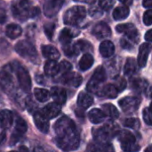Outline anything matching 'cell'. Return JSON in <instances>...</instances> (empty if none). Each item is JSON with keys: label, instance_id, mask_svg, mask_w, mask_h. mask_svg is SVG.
I'll list each match as a JSON object with an SVG mask.
<instances>
[{"label": "cell", "instance_id": "36", "mask_svg": "<svg viewBox=\"0 0 152 152\" xmlns=\"http://www.w3.org/2000/svg\"><path fill=\"white\" fill-rule=\"evenodd\" d=\"M74 47H75V48H76L77 54H78L79 52H82V51H90V50H93L92 45H91L88 41H86V40H85V39L78 40L77 43L74 44Z\"/></svg>", "mask_w": 152, "mask_h": 152}, {"label": "cell", "instance_id": "33", "mask_svg": "<svg viewBox=\"0 0 152 152\" xmlns=\"http://www.w3.org/2000/svg\"><path fill=\"white\" fill-rule=\"evenodd\" d=\"M136 65L137 64L134 58H132V57L127 58V60L125 64V67H124L125 74L127 76H132L136 71Z\"/></svg>", "mask_w": 152, "mask_h": 152}, {"label": "cell", "instance_id": "25", "mask_svg": "<svg viewBox=\"0 0 152 152\" xmlns=\"http://www.w3.org/2000/svg\"><path fill=\"white\" fill-rule=\"evenodd\" d=\"M94 103V99L93 97L86 92H81L78 95L77 98V105L78 107H80L83 109L88 108L89 107H91Z\"/></svg>", "mask_w": 152, "mask_h": 152}, {"label": "cell", "instance_id": "50", "mask_svg": "<svg viewBox=\"0 0 152 152\" xmlns=\"http://www.w3.org/2000/svg\"><path fill=\"white\" fill-rule=\"evenodd\" d=\"M76 2H84V3H88V4H94L96 0H74Z\"/></svg>", "mask_w": 152, "mask_h": 152}, {"label": "cell", "instance_id": "37", "mask_svg": "<svg viewBox=\"0 0 152 152\" xmlns=\"http://www.w3.org/2000/svg\"><path fill=\"white\" fill-rule=\"evenodd\" d=\"M124 125L131 129H138L140 127V121L137 118H127L124 121Z\"/></svg>", "mask_w": 152, "mask_h": 152}, {"label": "cell", "instance_id": "13", "mask_svg": "<svg viewBox=\"0 0 152 152\" xmlns=\"http://www.w3.org/2000/svg\"><path fill=\"white\" fill-rule=\"evenodd\" d=\"M61 82L65 85L77 88L82 83V76L75 72H68L61 76Z\"/></svg>", "mask_w": 152, "mask_h": 152}, {"label": "cell", "instance_id": "18", "mask_svg": "<svg viewBox=\"0 0 152 152\" xmlns=\"http://www.w3.org/2000/svg\"><path fill=\"white\" fill-rule=\"evenodd\" d=\"M50 96L54 100V103L60 106L64 105L67 100V93L65 90L61 87H52Z\"/></svg>", "mask_w": 152, "mask_h": 152}, {"label": "cell", "instance_id": "5", "mask_svg": "<svg viewBox=\"0 0 152 152\" xmlns=\"http://www.w3.org/2000/svg\"><path fill=\"white\" fill-rule=\"evenodd\" d=\"M118 127L114 124H106L102 127L96 129L94 132V137L95 142H108L114 136L118 135Z\"/></svg>", "mask_w": 152, "mask_h": 152}, {"label": "cell", "instance_id": "35", "mask_svg": "<svg viewBox=\"0 0 152 152\" xmlns=\"http://www.w3.org/2000/svg\"><path fill=\"white\" fill-rule=\"evenodd\" d=\"M132 87L135 91L142 92V91H144L146 90V88L148 87V82L146 80L137 78L132 82Z\"/></svg>", "mask_w": 152, "mask_h": 152}, {"label": "cell", "instance_id": "7", "mask_svg": "<svg viewBox=\"0 0 152 152\" xmlns=\"http://www.w3.org/2000/svg\"><path fill=\"white\" fill-rule=\"evenodd\" d=\"M121 148L126 152H137L140 146L137 144L134 135L129 131H122L118 133Z\"/></svg>", "mask_w": 152, "mask_h": 152}, {"label": "cell", "instance_id": "48", "mask_svg": "<svg viewBox=\"0 0 152 152\" xmlns=\"http://www.w3.org/2000/svg\"><path fill=\"white\" fill-rule=\"evenodd\" d=\"M142 5L145 8H149L151 9V7L152 6V0H143L142 2Z\"/></svg>", "mask_w": 152, "mask_h": 152}, {"label": "cell", "instance_id": "11", "mask_svg": "<svg viewBox=\"0 0 152 152\" xmlns=\"http://www.w3.org/2000/svg\"><path fill=\"white\" fill-rule=\"evenodd\" d=\"M140 106V99L135 97H126L119 100V107L126 114L134 113Z\"/></svg>", "mask_w": 152, "mask_h": 152}, {"label": "cell", "instance_id": "43", "mask_svg": "<svg viewBox=\"0 0 152 152\" xmlns=\"http://www.w3.org/2000/svg\"><path fill=\"white\" fill-rule=\"evenodd\" d=\"M143 22L147 26H151L152 23V11L149 9L143 14Z\"/></svg>", "mask_w": 152, "mask_h": 152}, {"label": "cell", "instance_id": "10", "mask_svg": "<svg viewBox=\"0 0 152 152\" xmlns=\"http://www.w3.org/2000/svg\"><path fill=\"white\" fill-rule=\"evenodd\" d=\"M116 30L119 33H125L127 39H129L134 44L139 41V32L135 26L132 23L118 24L116 27Z\"/></svg>", "mask_w": 152, "mask_h": 152}, {"label": "cell", "instance_id": "38", "mask_svg": "<svg viewBox=\"0 0 152 152\" xmlns=\"http://www.w3.org/2000/svg\"><path fill=\"white\" fill-rule=\"evenodd\" d=\"M44 30H45V33L47 36V38L49 39H52L53 37L54 30H55V24L53 23V22H48V23L45 24Z\"/></svg>", "mask_w": 152, "mask_h": 152}, {"label": "cell", "instance_id": "41", "mask_svg": "<svg viewBox=\"0 0 152 152\" xmlns=\"http://www.w3.org/2000/svg\"><path fill=\"white\" fill-rule=\"evenodd\" d=\"M72 69V65L68 61H61V64H59V73H68L69 72L70 70Z\"/></svg>", "mask_w": 152, "mask_h": 152}, {"label": "cell", "instance_id": "32", "mask_svg": "<svg viewBox=\"0 0 152 152\" xmlns=\"http://www.w3.org/2000/svg\"><path fill=\"white\" fill-rule=\"evenodd\" d=\"M102 112L105 116H108L111 119H117L119 116V113L115 106L112 104H104L102 105Z\"/></svg>", "mask_w": 152, "mask_h": 152}, {"label": "cell", "instance_id": "3", "mask_svg": "<svg viewBox=\"0 0 152 152\" xmlns=\"http://www.w3.org/2000/svg\"><path fill=\"white\" fill-rule=\"evenodd\" d=\"M86 16V9L81 5H76L68 9L63 14V22L67 25L76 26Z\"/></svg>", "mask_w": 152, "mask_h": 152}, {"label": "cell", "instance_id": "4", "mask_svg": "<svg viewBox=\"0 0 152 152\" xmlns=\"http://www.w3.org/2000/svg\"><path fill=\"white\" fill-rule=\"evenodd\" d=\"M9 65L12 70V73H15L20 88L24 91L28 92L31 89V78L27 69L21 66L18 62H13Z\"/></svg>", "mask_w": 152, "mask_h": 152}, {"label": "cell", "instance_id": "6", "mask_svg": "<svg viewBox=\"0 0 152 152\" xmlns=\"http://www.w3.org/2000/svg\"><path fill=\"white\" fill-rule=\"evenodd\" d=\"M105 80H106L105 69H104V67L102 65H100L95 69L91 80L87 83L88 91L99 95V93L101 91V89L102 88V87H101V84L105 82Z\"/></svg>", "mask_w": 152, "mask_h": 152}, {"label": "cell", "instance_id": "23", "mask_svg": "<svg viewBox=\"0 0 152 152\" xmlns=\"http://www.w3.org/2000/svg\"><path fill=\"white\" fill-rule=\"evenodd\" d=\"M13 122V115L10 110L4 109L0 111V126L4 129H8Z\"/></svg>", "mask_w": 152, "mask_h": 152}, {"label": "cell", "instance_id": "24", "mask_svg": "<svg viewBox=\"0 0 152 152\" xmlns=\"http://www.w3.org/2000/svg\"><path fill=\"white\" fill-rule=\"evenodd\" d=\"M115 52V46L110 40H104L100 45V53L101 55L107 58L110 57Z\"/></svg>", "mask_w": 152, "mask_h": 152}, {"label": "cell", "instance_id": "26", "mask_svg": "<svg viewBox=\"0 0 152 152\" xmlns=\"http://www.w3.org/2000/svg\"><path fill=\"white\" fill-rule=\"evenodd\" d=\"M22 33V30L20 28V26H19L18 24L15 23H11L9 25H7L6 29H5V34L8 38L14 39H17L18 37H20Z\"/></svg>", "mask_w": 152, "mask_h": 152}, {"label": "cell", "instance_id": "30", "mask_svg": "<svg viewBox=\"0 0 152 152\" xmlns=\"http://www.w3.org/2000/svg\"><path fill=\"white\" fill-rule=\"evenodd\" d=\"M129 8L127 6L125 5H121V6H118L114 12H113V18L116 21H122L125 20L128 17L129 15Z\"/></svg>", "mask_w": 152, "mask_h": 152}, {"label": "cell", "instance_id": "47", "mask_svg": "<svg viewBox=\"0 0 152 152\" xmlns=\"http://www.w3.org/2000/svg\"><path fill=\"white\" fill-rule=\"evenodd\" d=\"M145 39L150 43V42H151L152 40V30H149L148 31H147V33L145 34Z\"/></svg>", "mask_w": 152, "mask_h": 152}, {"label": "cell", "instance_id": "19", "mask_svg": "<svg viewBox=\"0 0 152 152\" xmlns=\"http://www.w3.org/2000/svg\"><path fill=\"white\" fill-rule=\"evenodd\" d=\"M88 152H114L113 146L109 142H92L87 147Z\"/></svg>", "mask_w": 152, "mask_h": 152}, {"label": "cell", "instance_id": "45", "mask_svg": "<svg viewBox=\"0 0 152 152\" xmlns=\"http://www.w3.org/2000/svg\"><path fill=\"white\" fill-rule=\"evenodd\" d=\"M120 45H121V47H122L123 48H125V49H131V48H133V47H134V43L131 42L129 39H126V38L121 39V40H120Z\"/></svg>", "mask_w": 152, "mask_h": 152}, {"label": "cell", "instance_id": "44", "mask_svg": "<svg viewBox=\"0 0 152 152\" xmlns=\"http://www.w3.org/2000/svg\"><path fill=\"white\" fill-rule=\"evenodd\" d=\"M143 120L148 125H151V113L150 108H146L143 110Z\"/></svg>", "mask_w": 152, "mask_h": 152}, {"label": "cell", "instance_id": "16", "mask_svg": "<svg viewBox=\"0 0 152 152\" xmlns=\"http://www.w3.org/2000/svg\"><path fill=\"white\" fill-rule=\"evenodd\" d=\"M27 124L26 122L20 116H18L16 118V123H15V129H14V133L12 135V144L15 143L16 142L19 141V139L22 136V134H24L27 131Z\"/></svg>", "mask_w": 152, "mask_h": 152}, {"label": "cell", "instance_id": "9", "mask_svg": "<svg viewBox=\"0 0 152 152\" xmlns=\"http://www.w3.org/2000/svg\"><path fill=\"white\" fill-rule=\"evenodd\" d=\"M12 69L10 65H7L2 71H0V86L9 95L14 90V83L12 76Z\"/></svg>", "mask_w": 152, "mask_h": 152}, {"label": "cell", "instance_id": "21", "mask_svg": "<svg viewBox=\"0 0 152 152\" xmlns=\"http://www.w3.org/2000/svg\"><path fill=\"white\" fill-rule=\"evenodd\" d=\"M42 54L45 58L52 61H56L60 58V52L58 49L51 45H43L41 47Z\"/></svg>", "mask_w": 152, "mask_h": 152}, {"label": "cell", "instance_id": "49", "mask_svg": "<svg viewBox=\"0 0 152 152\" xmlns=\"http://www.w3.org/2000/svg\"><path fill=\"white\" fill-rule=\"evenodd\" d=\"M119 2H121L122 4H125V6H129L133 4V0H118Z\"/></svg>", "mask_w": 152, "mask_h": 152}, {"label": "cell", "instance_id": "2", "mask_svg": "<svg viewBox=\"0 0 152 152\" xmlns=\"http://www.w3.org/2000/svg\"><path fill=\"white\" fill-rule=\"evenodd\" d=\"M15 51L22 57L34 63H39V57L35 46L28 40H20L15 45Z\"/></svg>", "mask_w": 152, "mask_h": 152}, {"label": "cell", "instance_id": "22", "mask_svg": "<svg viewBox=\"0 0 152 152\" xmlns=\"http://www.w3.org/2000/svg\"><path fill=\"white\" fill-rule=\"evenodd\" d=\"M78 34V31H74V30L69 29V28H64L59 36V40L62 44V46H66L70 44L71 39Z\"/></svg>", "mask_w": 152, "mask_h": 152}, {"label": "cell", "instance_id": "34", "mask_svg": "<svg viewBox=\"0 0 152 152\" xmlns=\"http://www.w3.org/2000/svg\"><path fill=\"white\" fill-rule=\"evenodd\" d=\"M34 95L36 99L40 102H45L50 99V92L45 89L41 88H36L34 90Z\"/></svg>", "mask_w": 152, "mask_h": 152}, {"label": "cell", "instance_id": "52", "mask_svg": "<svg viewBox=\"0 0 152 152\" xmlns=\"http://www.w3.org/2000/svg\"><path fill=\"white\" fill-rule=\"evenodd\" d=\"M151 146H149L146 150V152H151Z\"/></svg>", "mask_w": 152, "mask_h": 152}, {"label": "cell", "instance_id": "20", "mask_svg": "<svg viewBox=\"0 0 152 152\" xmlns=\"http://www.w3.org/2000/svg\"><path fill=\"white\" fill-rule=\"evenodd\" d=\"M41 112L47 119H52V118L56 117L60 114L61 106L54 103V102L53 103H49L42 109Z\"/></svg>", "mask_w": 152, "mask_h": 152}, {"label": "cell", "instance_id": "8", "mask_svg": "<svg viewBox=\"0 0 152 152\" xmlns=\"http://www.w3.org/2000/svg\"><path fill=\"white\" fill-rule=\"evenodd\" d=\"M31 8L32 6L28 0H21L12 4V11L13 16L16 19L20 20V22H24L29 18Z\"/></svg>", "mask_w": 152, "mask_h": 152}, {"label": "cell", "instance_id": "40", "mask_svg": "<svg viewBox=\"0 0 152 152\" xmlns=\"http://www.w3.org/2000/svg\"><path fill=\"white\" fill-rule=\"evenodd\" d=\"M113 85L115 86V88L117 89V90L118 92H120V91H123L126 89V80L123 77H118L115 80V82H114Z\"/></svg>", "mask_w": 152, "mask_h": 152}, {"label": "cell", "instance_id": "46", "mask_svg": "<svg viewBox=\"0 0 152 152\" xmlns=\"http://www.w3.org/2000/svg\"><path fill=\"white\" fill-rule=\"evenodd\" d=\"M89 13L92 15V16H98V15H101L102 14V12L97 8V7H92L90 10H89Z\"/></svg>", "mask_w": 152, "mask_h": 152}, {"label": "cell", "instance_id": "29", "mask_svg": "<svg viewBox=\"0 0 152 152\" xmlns=\"http://www.w3.org/2000/svg\"><path fill=\"white\" fill-rule=\"evenodd\" d=\"M45 73L48 76H55L59 73V64L56 61L48 60L45 65Z\"/></svg>", "mask_w": 152, "mask_h": 152}, {"label": "cell", "instance_id": "53", "mask_svg": "<svg viewBox=\"0 0 152 152\" xmlns=\"http://www.w3.org/2000/svg\"><path fill=\"white\" fill-rule=\"evenodd\" d=\"M10 152H16V151H10Z\"/></svg>", "mask_w": 152, "mask_h": 152}, {"label": "cell", "instance_id": "42", "mask_svg": "<svg viewBox=\"0 0 152 152\" xmlns=\"http://www.w3.org/2000/svg\"><path fill=\"white\" fill-rule=\"evenodd\" d=\"M114 4H115V0H99L100 7L104 11H108L110 8H112Z\"/></svg>", "mask_w": 152, "mask_h": 152}, {"label": "cell", "instance_id": "12", "mask_svg": "<svg viewBox=\"0 0 152 152\" xmlns=\"http://www.w3.org/2000/svg\"><path fill=\"white\" fill-rule=\"evenodd\" d=\"M65 0H45L44 13L47 17L55 16L61 9Z\"/></svg>", "mask_w": 152, "mask_h": 152}, {"label": "cell", "instance_id": "31", "mask_svg": "<svg viewBox=\"0 0 152 152\" xmlns=\"http://www.w3.org/2000/svg\"><path fill=\"white\" fill-rule=\"evenodd\" d=\"M94 60L93 56L86 53L81 57V59L79 61V68L82 71H86L92 67V65H94Z\"/></svg>", "mask_w": 152, "mask_h": 152}, {"label": "cell", "instance_id": "28", "mask_svg": "<svg viewBox=\"0 0 152 152\" xmlns=\"http://www.w3.org/2000/svg\"><path fill=\"white\" fill-rule=\"evenodd\" d=\"M88 117H89V120L93 124H100V123H102L104 121L105 115H104V113L101 109L94 108V109H92L89 112Z\"/></svg>", "mask_w": 152, "mask_h": 152}, {"label": "cell", "instance_id": "14", "mask_svg": "<svg viewBox=\"0 0 152 152\" xmlns=\"http://www.w3.org/2000/svg\"><path fill=\"white\" fill-rule=\"evenodd\" d=\"M92 33L98 39H103L111 35V30L107 23L103 22H100L94 26L92 30Z\"/></svg>", "mask_w": 152, "mask_h": 152}, {"label": "cell", "instance_id": "27", "mask_svg": "<svg viewBox=\"0 0 152 152\" xmlns=\"http://www.w3.org/2000/svg\"><path fill=\"white\" fill-rule=\"evenodd\" d=\"M118 94V91L117 90V89L115 88V86L113 84H108L103 86L101 89V91L99 93V95L103 96L105 98H109V99H115L117 98Z\"/></svg>", "mask_w": 152, "mask_h": 152}, {"label": "cell", "instance_id": "51", "mask_svg": "<svg viewBox=\"0 0 152 152\" xmlns=\"http://www.w3.org/2000/svg\"><path fill=\"white\" fill-rule=\"evenodd\" d=\"M34 152H45L43 149H41V148H36L35 149V151Z\"/></svg>", "mask_w": 152, "mask_h": 152}, {"label": "cell", "instance_id": "39", "mask_svg": "<svg viewBox=\"0 0 152 152\" xmlns=\"http://www.w3.org/2000/svg\"><path fill=\"white\" fill-rule=\"evenodd\" d=\"M7 19L6 4L4 0H0V24H3Z\"/></svg>", "mask_w": 152, "mask_h": 152}, {"label": "cell", "instance_id": "17", "mask_svg": "<svg viewBox=\"0 0 152 152\" xmlns=\"http://www.w3.org/2000/svg\"><path fill=\"white\" fill-rule=\"evenodd\" d=\"M151 49V46L150 43H143L141 45L139 48V55H138V59H137V64L141 68L146 65Z\"/></svg>", "mask_w": 152, "mask_h": 152}, {"label": "cell", "instance_id": "15", "mask_svg": "<svg viewBox=\"0 0 152 152\" xmlns=\"http://www.w3.org/2000/svg\"><path fill=\"white\" fill-rule=\"evenodd\" d=\"M34 123L37 126V128L43 133H48L50 125H49V119H47L41 111H37L34 113L33 116Z\"/></svg>", "mask_w": 152, "mask_h": 152}, {"label": "cell", "instance_id": "1", "mask_svg": "<svg viewBox=\"0 0 152 152\" xmlns=\"http://www.w3.org/2000/svg\"><path fill=\"white\" fill-rule=\"evenodd\" d=\"M55 142L57 146L64 152L76 151L80 143V137L74 122L62 116L55 123L54 126Z\"/></svg>", "mask_w": 152, "mask_h": 152}]
</instances>
